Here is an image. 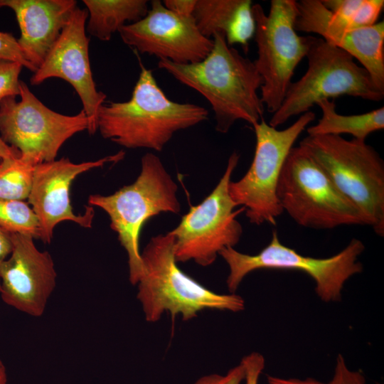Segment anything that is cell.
Listing matches in <instances>:
<instances>
[{"label": "cell", "instance_id": "cell-1", "mask_svg": "<svg viewBox=\"0 0 384 384\" xmlns=\"http://www.w3.org/2000/svg\"><path fill=\"white\" fill-rule=\"evenodd\" d=\"M213 37V48L203 60L189 64L159 60L158 67L207 100L218 132L227 133L238 120L253 126L263 119L265 107L258 93L262 78L254 61L228 45L224 33Z\"/></svg>", "mask_w": 384, "mask_h": 384}, {"label": "cell", "instance_id": "cell-2", "mask_svg": "<svg viewBox=\"0 0 384 384\" xmlns=\"http://www.w3.org/2000/svg\"><path fill=\"white\" fill-rule=\"evenodd\" d=\"M140 73L131 98L104 103L97 116L103 138L128 149L161 151L175 133L208 119L205 107L167 97L151 70L140 60Z\"/></svg>", "mask_w": 384, "mask_h": 384}, {"label": "cell", "instance_id": "cell-3", "mask_svg": "<svg viewBox=\"0 0 384 384\" xmlns=\"http://www.w3.org/2000/svg\"><path fill=\"white\" fill-rule=\"evenodd\" d=\"M141 257L144 272L137 283V299L147 321H159L165 312L174 322L178 315L188 321L206 309L239 312L245 309L240 295L215 293L178 267L169 232L151 237Z\"/></svg>", "mask_w": 384, "mask_h": 384}, {"label": "cell", "instance_id": "cell-4", "mask_svg": "<svg viewBox=\"0 0 384 384\" xmlns=\"http://www.w3.org/2000/svg\"><path fill=\"white\" fill-rule=\"evenodd\" d=\"M178 186L160 158L148 152L141 159L137 179L108 196L88 197L91 206L102 209L110 220V228L118 237L128 258L129 279L136 285L144 269L139 251V237L144 223L161 213L178 214L181 204Z\"/></svg>", "mask_w": 384, "mask_h": 384}, {"label": "cell", "instance_id": "cell-5", "mask_svg": "<svg viewBox=\"0 0 384 384\" xmlns=\"http://www.w3.org/2000/svg\"><path fill=\"white\" fill-rule=\"evenodd\" d=\"M302 147L358 208L366 225L384 236V162L366 141L339 135L307 136Z\"/></svg>", "mask_w": 384, "mask_h": 384}, {"label": "cell", "instance_id": "cell-6", "mask_svg": "<svg viewBox=\"0 0 384 384\" xmlns=\"http://www.w3.org/2000/svg\"><path fill=\"white\" fill-rule=\"evenodd\" d=\"M308 68L297 81L292 82L279 108L268 124L272 127L301 115L321 100L348 95L379 102L384 92L370 75L345 50L313 37L307 52Z\"/></svg>", "mask_w": 384, "mask_h": 384}, {"label": "cell", "instance_id": "cell-7", "mask_svg": "<svg viewBox=\"0 0 384 384\" xmlns=\"http://www.w3.org/2000/svg\"><path fill=\"white\" fill-rule=\"evenodd\" d=\"M277 196L283 212L300 226L331 229L366 225L358 208L300 146L292 147L287 157Z\"/></svg>", "mask_w": 384, "mask_h": 384}, {"label": "cell", "instance_id": "cell-8", "mask_svg": "<svg viewBox=\"0 0 384 384\" xmlns=\"http://www.w3.org/2000/svg\"><path fill=\"white\" fill-rule=\"evenodd\" d=\"M365 250L363 242L353 238L338 253L326 258L304 256L284 245L276 230L270 243L256 255L242 253L234 247L223 249L219 255L229 267L226 284L235 293L242 279L260 269L298 270L308 274L315 282V292L324 302H339L346 282L363 271L358 257Z\"/></svg>", "mask_w": 384, "mask_h": 384}, {"label": "cell", "instance_id": "cell-9", "mask_svg": "<svg viewBox=\"0 0 384 384\" xmlns=\"http://www.w3.org/2000/svg\"><path fill=\"white\" fill-rule=\"evenodd\" d=\"M315 117L309 110L282 130L270 126L264 119L252 126L256 144L251 165L240 179L229 184L231 198L245 208L251 223L277 224V218L283 213L277 196L282 168L295 142Z\"/></svg>", "mask_w": 384, "mask_h": 384}, {"label": "cell", "instance_id": "cell-10", "mask_svg": "<svg viewBox=\"0 0 384 384\" xmlns=\"http://www.w3.org/2000/svg\"><path fill=\"white\" fill-rule=\"evenodd\" d=\"M252 11L257 48L254 63L262 80L260 96L273 114L282 103L294 70L306 56L314 36H301L295 31L294 0H272L268 14L260 4H252Z\"/></svg>", "mask_w": 384, "mask_h": 384}, {"label": "cell", "instance_id": "cell-11", "mask_svg": "<svg viewBox=\"0 0 384 384\" xmlns=\"http://www.w3.org/2000/svg\"><path fill=\"white\" fill-rule=\"evenodd\" d=\"M240 159L233 151L226 169L211 193L196 206L190 208L179 224L169 233L174 238V256L177 262L193 261L202 267L212 265L219 252L234 247L242 234L237 216L245 212L238 209L229 193L232 174Z\"/></svg>", "mask_w": 384, "mask_h": 384}, {"label": "cell", "instance_id": "cell-12", "mask_svg": "<svg viewBox=\"0 0 384 384\" xmlns=\"http://www.w3.org/2000/svg\"><path fill=\"white\" fill-rule=\"evenodd\" d=\"M19 90L18 101L8 97L0 102V136L21 155L39 163L53 161L68 139L87 130L84 110L63 114L46 107L22 80Z\"/></svg>", "mask_w": 384, "mask_h": 384}, {"label": "cell", "instance_id": "cell-13", "mask_svg": "<svg viewBox=\"0 0 384 384\" xmlns=\"http://www.w3.org/2000/svg\"><path fill=\"white\" fill-rule=\"evenodd\" d=\"M118 32L124 43L136 51L176 64L198 63L213 46V40L199 31L193 16L177 15L160 0L151 1L144 17Z\"/></svg>", "mask_w": 384, "mask_h": 384}, {"label": "cell", "instance_id": "cell-14", "mask_svg": "<svg viewBox=\"0 0 384 384\" xmlns=\"http://www.w3.org/2000/svg\"><path fill=\"white\" fill-rule=\"evenodd\" d=\"M86 9L77 7L59 38L41 65L32 75L30 82L38 85L48 79L57 78L68 82L78 95L82 110L88 119L87 131L97 130V116L105 103L106 95L97 90L90 57V39L86 35Z\"/></svg>", "mask_w": 384, "mask_h": 384}, {"label": "cell", "instance_id": "cell-15", "mask_svg": "<svg viewBox=\"0 0 384 384\" xmlns=\"http://www.w3.org/2000/svg\"><path fill=\"white\" fill-rule=\"evenodd\" d=\"M120 151L101 159L73 163L68 158L44 161L36 166L32 187L28 198L40 224L41 240L51 242L55 226L63 221H71L83 228H90L95 216L92 206L82 215H76L70 199V188L79 175L108 163H117L124 157Z\"/></svg>", "mask_w": 384, "mask_h": 384}, {"label": "cell", "instance_id": "cell-16", "mask_svg": "<svg viewBox=\"0 0 384 384\" xmlns=\"http://www.w3.org/2000/svg\"><path fill=\"white\" fill-rule=\"evenodd\" d=\"M12 250L0 262V294L4 303L29 316L45 311L57 279L50 253L41 251L29 235L11 233Z\"/></svg>", "mask_w": 384, "mask_h": 384}, {"label": "cell", "instance_id": "cell-17", "mask_svg": "<svg viewBox=\"0 0 384 384\" xmlns=\"http://www.w3.org/2000/svg\"><path fill=\"white\" fill-rule=\"evenodd\" d=\"M296 31L314 33L356 59L384 92V21L370 26L348 30L331 24L328 9L321 0L296 1Z\"/></svg>", "mask_w": 384, "mask_h": 384}, {"label": "cell", "instance_id": "cell-18", "mask_svg": "<svg viewBox=\"0 0 384 384\" xmlns=\"http://www.w3.org/2000/svg\"><path fill=\"white\" fill-rule=\"evenodd\" d=\"M11 9L19 28L18 46L34 68L41 65L77 8L74 0H0Z\"/></svg>", "mask_w": 384, "mask_h": 384}, {"label": "cell", "instance_id": "cell-19", "mask_svg": "<svg viewBox=\"0 0 384 384\" xmlns=\"http://www.w3.org/2000/svg\"><path fill=\"white\" fill-rule=\"evenodd\" d=\"M252 7L251 0H196L193 16L204 36L223 33L228 46L240 44L247 50L255 31Z\"/></svg>", "mask_w": 384, "mask_h": 384}, {"label": "cell", "instance_id": "cell-20", "mask_svg": "<svg viewBox=\"0 0 384 384\" xmlns=\"http://www.w3.org/2000/svg\"><path fill=\"white\" fill-rule=\"evenodd\" d=\"M88 14L86 29L91 35L108 41L126 22L134 23L149 11L146 0H83Z\"/></svg>", "mask_w": 384, "mask_h": 384}, {"label": "cell", "instance_id": "cell-21", "mask_svg": "<svg viewBox=\"0 0 384 384\" xmlns=\"http://www.w3.org/2000/svg\"><path fill=\"white\" fill-rule=\"evenodd\" d=\"M321 110L319 122L307 127L309 136L348 134L366 141L371 133L384 128V107L359 114L344 115L337 112L334 100H323L316 104Z\"/></svg>", "mask_w": 384, "mask_h": 384}, {"label": "cell", "instance_id": "cell-22", "mask_svg": "<svg viewBox=\"0 0 384 384\" xmlns=\"http://www.w3.org/2000/svg\"><path fill=\"white\" fill-rule=\"evenodd\" d=\"M328 9L331 23L352 30L370 26L378 22L383 0H321Z\"/></svg>", "mask_w": 384, "mask_h": 384}, {"label": "cell", "instance_id": "cell-23", "mask_svg": "<svg viewBox=\"0 0 384 384\" xmlns=\"http://www.w3.org/2000/svg\"><path fill=\"white\" fill-rule=\"evenodd\" d=\"M36 160L21 155L0 161V199L23 201L28 198Z\"/></svg>", "mask_w": 384, "mask_h": 384}, {"label": "cell", "instance_id": "cell-24", "mask_svg": "<svg viewBox=\"0 0 384 384\" xmlns=\"http://www.w3.org/2000/svg\"><path fill=\"white\" fill-rule=\"evenodd\" d=\"M0 228L9 233L41 238L38 219L23 201L0 199Z\"/></svg>", "mask_w": 384, "mask_h": 384}, {"label": "cell", "instance_id": "cell-25", "mask_svg": "<svg viewBox=\"0 0 384 384\" xmlns=\"http://www.w3.org/2000/svg\"><path fill=\"white\" fill-rule=\"evenodd\" d=\"M23 66L0 58V102L6 97L19 95V75Z\"/></svg>", "mask_w": 384, "mask_h": 384}, {"label": "cell", "instance_id": "cell-26", "mask_svg": "<svg viewBox=\"0 0 384 384\" xmlns=\"http://www.w3.org/2000/svg\"><path fill=\"white\" fill-rule=\"evenodd\" d=\"M0 58L18 63L33 73L36 70L25 58L17 39L8 32L0 31Z\"/></svg>", "mask_w": 384, "mask_h": 384}, {"label": "cell", "instance_id": "cell-27", "mask_svg": "<svg viewBox=\"0 0 384 384\" xmlns=\"http://www.w3.org/2000/svg\"><path fill=\"white\" fill-rule=\"evenodd\" d=\"M326 384H366L362 372L351 370L346 365L344 358L338 354L331 380Z\"/></svg>", "mask_w": 384, "mask_h": 384}, {"label": "cell", "instance_id": "cell-28", "mask_svg": "<svg viewBox=\"0 0 384 384\" xmlns=\"http://www.w3.org/2000/svg\"><path fill=\"white\" fill-rule=\"evenodd\" d=\"M241 362L245 368V384H258L259 378L265 368V358L258 352L245 356Z\"/></svg>", "mask_w": 384, "mask_h": 384}, {"label": "cell", "instance_id": "cell-29", "mask_svg": "<svg viewBox=\"0 0 384 384\" xmlns=\"http://www.w3.org/2000/svg\"><path fill=\"white\" fill-rule=\"evenodd\" d=\"M245 378V368L242 362L231 368L227 374H212L198 379L194 384H240Z\"/></svg>", "mask_w": 384, "mask_h": 384}, {"label": "cell", "instance_id": "cell-30", "mask_svg": "<svg viewBox=\"0 0 384 384\" xmlns=\"http://www.w3.org/2000/svg\"><path fill=\"white\" fill-rule=\"evenodd\" d=\"M164 6L173 13L181 16H192L196 0H165Z\"/></svg>", "mask_w": 384, "mask_h": 384}, {"label": "cell", "instance_id": "cell-31", "mask_svg": "<svg viewBox=\"0 0 384 384\" xmlns=\"http://www.w3.org/2000/svg\"><path fill=\"white\" fill-rule=\"evenodd\" d=\"M267 379L268 384H326L312 378H307L305 379L282 378L280 377L268 375Z\"/></svg>", "mask_w": 384, "mask_h": 384}, {"label": "cell", "instance_id": "cell-32", "mask_svg": "<svg viewBox=\"0 0 384 384\" xmlns=\"http://www.w3.org/2000/svg\"><path fill=\"white\" fill-rule=\"evenodd\" d=\"M12 250L11 233L0 228V262L4 260Z\"/></svg>", "mask_w": 384, "mask_h": 384}, {"label": "cell", "instance_id": "cell-33", "mask_svg": "<svg viewBox=\"0 0 384 384\" xmlns=\"http://www.w3.org/2000/svg\"><path fill=\"white\" fill-rule=\"evenodd\" d=\"M20 156L19 151L7 144L0 136V159L16 158Z\"/></svg>", "mask_w": 384, "mask_h": 384}, {"label": "cell", "instance_id": "cell-34", "mask_svg": "<svg viewBox=\"0 0 384 384\" xmlns=\"http://www.w3.org/2000/svg\"><path fill=\"white\" fill-rule=\"evenodd\" d=\"M0 384H8L6 368L1 359H0Z\"/></svg>", "mask_w": 384, "mask_h": 384}, {"label": "cell", "instance_id": "cell-35", "mask_svg": "<svg viewBox=\"0 0 384 384\" xmlns=\"http://www.w3.org/2000/svg\"><path fill=\"white\" fill-rule=\"evenodd\" d=\"M0 161H1V159H0Z\"/></svg>", "mask_w": 384, "mask_h": 384}]
</instances>
